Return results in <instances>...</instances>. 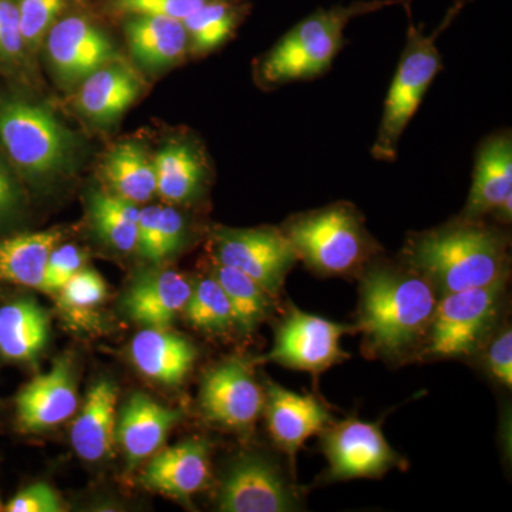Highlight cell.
<instances>
[{
  "label": "cell",
  "mask_w": 512,
  "mask_h": 512,
  "mask_svg": "<svg viewBox=\"0 0 512 512\" xmlns=\"http://www.w3.org/2000/svg\"><path fill=\"white\" fill-rule=\"evenodd\" d=\"M130 350L138 372L165 386L183 383L197 359L190 340L170 328L141 330L134 336Z\"/></svg>",
  "instance_id": "obj_21"
},
{
  "label": "cell",
  "mask_w": 512,
  "mask_h": 512,
  "mask_svg": "<svg viewBox=\"0 0 512 512\" xmlns=\"http://www.w3.org/2000/svg\"><path fill=\"white\" fill-rule=\"evenodd\" d=\"M210 471L208 444L188 440L158 453L144 470L141 483L157 493L185 500L205 487Z\"/></svg>",
  "instance_id": "obj_19"
},
{
  "label": "cell",
  "mask_w": 512,
  "mask_h": 512,
  "mask_svg": "<svg viewBox=\"0 0 512 512\" xmlns=\"http://www.w3.org/2000/svg\"><path fill=\"white\" fill-rule=\"evenodd\" d=\"M205 416L234 430H247L264 410L265 396L251 369L238 359L212 367L201 384Z\"/></svg>",
  "instance_id": "obj_12"
},
{
  "label": "cell",
  "mask_w": 512,
  "mask_h": 512,
  "mask_svg": "<svg viewBox=\"0 0 512 512\" xmlns=\"http://www.w3.org/2000/svg\"><path fill=\"white\" fill-rule=\"evenodd\" d=\"M157 194L173 204L197 200L210 177L200 147L190 141H173L153 158Z\"/></svg>",
  "instance_id": "obj_24"
},
{
  "label": "cell",
  "mask_w": 512,
  "mask_h": 512,
  "mask_svg": "<svg viewBox=\"0 0 512 512\" xmlns=\"http://www.w3.org/2000/svg\"><path fill=\"white\" fill-rule=\"evenodd\" d=\"M212 248L218 264L244 272L269 295L281 289L299 259L284 231L272 227L217 228Z\"/></svg>",
  "instance_id": "obj_8"
},
{
  "label": "cell",
  "mask_w": 512,
  "mask_h": 512,
  "mask_svg": "<svg viewBox=\"0 0 512 512\" xmlns=\"http://www.w3.org/2000/svg\"><path fill=\"white\" fill-rule=\"evenodd\" d=\"M404 6L409 13L406 45H404L397 72L394 74L392 86L384 101L382 120H380L375 144L370 150L373 158L384 163L396 161L397 148L404 130L409 126L424 94L443 67L440 50L437 47V37L451 25L457 13L463 8V2H458L454 8L448 10L446 19L433 35H424L423 28L413 22L410 16V2Z\"/></svg>",
  "instance_id": "obj_5"
},
{
  "label": "cell",
  "mask_w": 512,
  "mask_h": 512,
  "mask_svg": "<svg viewBox=\"0 0 512 512\" xmlns=\"http://www.w3.org/2000/svg\"><path fill=\"white\" fill-rule=\"evenodd\" d=\"M214 278L224 289L231 305L234 326L249 333L271 313L269 293L244 272L231 266L215 264Z\"/></svg>",
  "instance_id": "obj_30"
},
{
  "label": "cell",
  "mask_w": 512,
  "mask_h": 512,
  "mask_svg": "<svg viewBox=\"0 0 512 512\" xmlns=\"http://www.w3.org/2000/svg\"><path fill=\"white\" fill-rule=\"evenodd\" d=\"M185 235L187 225L183 215L174 208L161 207L153 264H160L164 259L177 254L184 247Z\"/></svg>",
  "instance_id": "obj_37"
},
{
  "label": "cell",
  "mask_w": 512,
  "mask_h": 512,
  "mask_svg": "<svg viewBox=\"0 0 512 512\" xmlns=\"http://www.w3.org/2000/svg\"><path fill=\"white\" fill-rule=\"evenodd\" d=\"M264 409L272 439L291 458L332 420L328 409L312 394L303 396L275 383L266 387Z\"/></svg>",
  "instance_id": "obj_17"
},
{
  "label": "cell",
  "mask_w": 512,
  "mask_h": 512,
  "mask_svg": "<svg viewBox=\"0 0 512 512\" xmlns=\"http://www.w3.org/2000/svg\"><path fill=\"white\" fill-rule=\"evenodd\" d=\"M352 332H355L352 326L293 308L279 326L274 348L264 360L303 372L320 373L349 357L340 348V339Z\"/></svg>",
  "instance_id": "obj_9"
},
{
  "label": "cell",
  "mask_w": 512,
  "mask_h": 512,
  "mask_svg": "<svg viewBox=\"0 0 512 512\" xmlns=\"http://www.w3.org/2000/svg\"><path fill=\"white\" fill-rule=\"evenodd\" d=\"M507 247V237L497 228L461 218L414 235L406 261L444 295L508 278Z\"/></svg>",
  "instance_id": "obj_2"
},
{
  "label": "cell",
  "mask_w": 512,
  "mask_h": 512,
  "mask_svg": "<svg viewBox=\"0 0 512 512\" xmlns=\"http://www.w3.org/2000/svg\"><path fill=\"white\" fill-rule=\"evenodd\" d=\"M15 168L0 151V235L15 228L26 211V195Z\"/></svg>",
  "instance_id": "obj_34"
},
{
  "label": "cell",
  "mask_w": 512,
  "mask_h": 512,
  "mask_svg": "<svg viewBox=\"0 0 512 512\" xmlns=\"http://www.w3.org/2000/svg\"><path fill=\"white\" fill-rule=\"evenodd\" d=\"M323 453L333 480L379 477L402 464L379 424L349 419L335 424L323 437Z\"/></svg>",
  "instance_id": "obj_10"
},
{
  "label": "cell",
  "mask_w": 512,
  "mask_h": 512,
  "mask_svg": "<svg viewBox=\"0 0 512 512\" xmlns=\"http://www.w3.org/2000/svg\"><path fill=\"white\" fill-rule=\"evenodd\" d=\"M160 212L161 207L150 205L140 210L138 214L136 249L141 258L150 262L154 261V252H156Z\"/></svg>",
  "instance_id": "obj_41"
},
{
  "label": "cell",
  "mask_w": 512,
  "mask_h": 512,
  "mask_svg": "<svg viewBox=\"0 0 512 512\" xmlns=\"http://www.w3.org/2000/svg\"><path fill=\"white\" fill-rule=\"evenodd\" d=\"M116 384L103 379L90 387L82 410L74 420L72 446L77 456L89 463L110 457L117 441Z\"/></svg>",
  "instance_id": "obj_20"
},
{
  "label": "cell",
  "mask_w": 512,
  "mask_h": 512,
  "mask_svg": "<svg viewBox=\"0 0 512 512\" xmlns=\"http://www.w3.org/2000/svg\"><path fill=\"white\" fill-rule=\"evenodd\" d=\"M245 15L244 3L211 0L183 20L188 46L194 55H205L224 45L234 35Z\"/></svg>",
  "instance_id": "obj_28"
},
{
  "label": "cell",
  "mask_w": 512,
  "mask_h": 512,
  "mask_svg": "<svg viewBox=\"0 0 512 512\" xmlns=\"http://www.w3.org/2000/svg\"><path fill=\"white\" fill-rule=\"evenodd\" d=\"M282 231L298 258L320 274H349L365 265L375 251L363 218L350 204L296 215Z\"/></svg>",
  "instance_id": "obj_6"
},
{
  "label": "cell",
  "mask_w": 512,
  "mask_h": 512,
  "mask_svg": "<svg viewBox=\"0 0 512 512\" xmlns=\"http://www.w3.org/2000/svg\"><path fill=\"white\" fill-rule=\"evenodd\" d=\"M192 286L187 276L177 271H153L138 276L124 296L128 318L150 329H168L184 312Z\"/></svg>",
  "instance_id": "obj_16"
},
{
  "label": "cell",
  "mask_w": 512,
  "mask_h": 512,
  "mask_svg": "<svg viewBox=\"0 0 512 512\" xmlns=\"http://www.w3.org/2000/svg\"><path fill=\"white\" fill-rule=\"evenodd\" d=\"M211 0H116L120 12L133 16H165L183 20Z\"/></svg>",
  "instance_id": "obj_36"
},
{
  "label": "cell",
  "mask_w": 512,
  "mask_h": 512,
  "mask_svg": "<svg viewBox=\"0 0 512 512\" xmlns=\"http://www.w3.org/2000/svg\"><path fill=\"white\" fill-rule=\"evenodd\" d=\"M59 306L73 322L86 323L93 313L106 301L107 286L93 269H80L66 285L57 292Z\"/></svg>",
  "instance_id": "obj_32"
},
{
  "label": "cell",
  "mask_w": 512,
  "mask_h": 512,
  "mask_svg": "<svg viewBox=\"0 0 512 512\" xmlns=\"http://www.w3.org/2000/svg\"><path fill=\"white\" fill-rule=\"evenodd\" d=\"M79 406L72 360L59 357L45 375L36 376L16 397L20 427L30 433L53 429Z\"/></svg>",
  "instance_id": "obj_15"
},
{
  "label": "cell",
  "mask_w": 512,
  "mask_h": 512,
  "mask_svg": "<svg viewBox=\"0 0 512 512\" xmlns=\"http://www.w3.org/2000/svg\"><path fill=\"white\" fill-rule=\"evenodd\" d=\"M437 291L413 268L375 264L360 284L359 330L379 355L400 357L429 332Z\"/></svg>",
  "instance_id": "obj_1"
},
{
  "label": "cell",
  "mask_w": 512,
  "mask_h": 512,
  "mask_svg": "<svg viewBox=\"0 0 512 512\" xmlns=\"http://www.w3.org/2000/svg\"><path fill=\"white\" fill-rule=\"evenodd\" d=\"M50 338V318L32 298L0 306V357L28 363L42 355Z\"/></svg>",
  "instance_id": "obj_25"
},
{
  "label": "cell",
  "mask_w": 512,
  "mask_h": 512,
  "mask_svg": "<svg viewBox=\"0 0 512 512\" xmlns=\"http://www.w3.org/2000/svg\"><path fill=\"white\" fill-rule=\"evenodd\" d=\"M90 218L97 237L120 252H131L137 245V204L111 192H93L90 197Z\"/></svg>",
  "instance_id": "obj_29"
},
{
  "label": "cell",
  "mask_w": 512,
  "mask_h": 512,
  "mask_svg": "<svg viewBox=\"0 0 512 512\" xmlns=\"http://www.w3.org/2000/svg\"><path fill=\"white\" fill-rule=\"evenodd\" d=\"M66 0H19L18 12L20 30L25 46L30 50L39 49L47 33L57 22Z\"/></svg>",
  "instance_id": "obj_33"
},
{
  "label": "cell",
  "mask_w": 512,
  "mask_h": 512,
  "mask_svg": "<svg viewBox=\"0 0 512 512\" xmlns=\"http://www.w3.org/2000/svg\"><path fill=\"white\" fill-rule=\"evenodd\" d=\"M62 239L60 229L0 237V281L40 291L49 256Z\"/></svg>",
  "instance_id": "obj_26"
},
{
  "label": "cell",
  "mask_w": 512,
  "mask_h": 512,
  "mask_svg": "<svg viewBox=\"0 0 512 512\" xmlns=\"http://www.w3.org/2000/svg\"><path fill=\"white\" fill-rule=\"evenodd\" d=\"M0 511H3V504H2V501H0Z\"/></svg>",
  "instance_id": "obj_42"
},
{
  "label": "cell",
  "mask_w": 512,
  "mask_h": 512,
  "mask_svg": "<svg viewBox=\"0 0 512 512\" xmlns=\"http://www.w3.org/2000/svg\"><path fill=\"white\" fill-rule=\"evenodd\" d=\"M181 416L178 410L163 406L147 394H133L117 420V441L127 463L136 466L156 454Z\"/></svg>",
  "instance_id": "obj_18"
},
{
  "label": "cell",
  "mask_w": 512,
  "mask_h": 512,
  "mask_svg": "<svg viewBox=\"0 0 512 512\" xmlns=\"http://www.w3.org/2000/svg\"><path fill=\"white\" fill-rule=\"evenodd\" d=\"M46 46L57 77L70 86L83 82L114 57L106 33L80 16L57 20L47 33Z\"/></svg>",
  "instance_id": "obj_13"
},
{
  "label": "cell",
  "mask_w": 512,
  "mask_h": 512,
  "mask_svg": "<svg viewBox=\"0 0 512 512\" xmlns=\"http://www.w3.org/2000/svg\"><path fill=\"white\" fill-rule=\"evenodd\" d=\"M6 512H63L64 504L60 495L49 484L36 483L16 494L8 504Z\"/></svg>",
  "instance_id": "obj_39"
},
{
  "label": "cell",
  "mask_w": 512,
  "mask_h": 512,
  "mask_svg": "<svg viewBox=\"0 0 512 512\" xmlns=\"http://www.w3.org/2000/svg\"><path fill=\"white\" fill-rule=\"evenodd\" d=\"M507 278L480 288L444 293L434 312L424 353L433 357L470 356L493 328Z\"/></svg>",
  "instance_id": "obj_7"
},
{
  "label": "cell",
  "mask_w": 512,
  "mask_h": 512,
  "mask_svg": "<svg viewBox=\"0 0 512 512\" xmlns=\"http://www.w3.org/2000/svg\"><path fill=\"white\" fill-rule=\"evenodd\" d=\"M407 2L412 0H362L316 10L266 53L259 62V82L276 87L328 72L345 45V29L353 19Z\"/></svg>",
  "instance_id": "obj_3"
},
{
  "label": "cell",
  "mask_w": 512,
  "mask_h": 512,
  "mask_svg": "<svg viewBox=\"0 0 512 512\" xmlns=\"http://www.w3.org/2000/svg\"><path fill=\"white\" fill-rule=\"evenodd\" d=\"M184 313L194 328L205 332H227L234 326L231 305L214 276L202 279L192 288Z\"/></svg>",
  "instance_id": "obj_31"
},
{
  "label": "cell",
  "mask_w": 512,
  "mask_h": 512,
  "mask_svg": "<svg viewBox=\"0 0 512 512\" xmlns=\"http://www.w3.org/2000/svg\"><path fill=\"white\" fill-rule=\"evenodd\" d=\"M131 55L150 72L168 69L190 52L188 35L181 20L165 16H133L126 23Z\"/></svg>",
  "instance_id": "obj_22"
},
{
  "label": "cell",
  "mask_w": 512,
  "mask_h": 512,
  "mask_svg": "<svg viewBox=\"0 0 512 512\" xmlns=\"http://www.w3.org/2000/svg\"><path fill=\"white\" fill-rule=\"evenodd\" d=\"M218 508L224 512L293 511L296 495L275 463L258 454H245L229 466Z\"/></svg>",
  "instance_id": "obj_11"
},
{
  "label": "cell",
  "mask_w": 512,
  "mask_h": 512,
  "mask_svg": "<svg viewBox=\"0 0 512 512\" xmlns=\"http://www.w3.org/2000/svg\"><path fill=\"white\" fill-rule=\"evenodd\" d=\"M25 49L18 6L10 0H0V62H19Z\"/></svg>",
  "instance_id": "obj_38"
},
{
  "label": "cell",
  "mask_w": 512,
  "mask_h": 512,
  "mask_svg": "<svg viewBox=\"0 0 512 512\" xmlns=\"http://www.w3.org/2000/svg\"><path fill=\"white\" fill-rule=\"evenodd\" d=\"M101 174L111 194L133 204H143L157 194L154 163L137 143H121L111 148L101 163Z\"/></svg>",
  "instance_id": "obj_27"
},
{
  "label": "cell",
  "mask_w": 512,
  "mask_h": 512,
  "mask_svg": "<svg viewBox=\"0 0 512 512\" xmlns=\"http://www.w3.org/2000/svg\"><path fill=\"white\" fill-rule=\"evenodd\" d=\"M72 131L43 104L20 96L0 99V151L29 180L56 177L72 167Z\"/></svg>",
  "instance_id": "obj_4"
},
{
  "label": "cell",
  "mask_w": 512,
  "mask_h": 512,
  "mask_svg": "<svg viewBox=\"0 0 512 512\" xmlns=\"http://www.w3.org/2000/svg\"><path fill=\"white\" fill-rule=\"evenodd\" d=\"M512 137L510 130L485 138L477 150L473 184L463 217L480 220L497 212L504 222L511 221Z\"/></svg>",
  "instance_id": "obj_14"
},
{
  "label": "cell",
  "mask_w": 512,
  "mask_h": 512,
  "mask_svg": "<svg viewBox=\"0 0 512 512\" xmlns=\"http://www.w3.org/2000/svg\"><path fill=\"white\" fill-rule=\"evenodd\" d=\"M140 92L136 74L124 64L109 63L83 80L76 106L94 123L109 124L126 113Z\"/></svg>",
  "instance_id": "obj_23"
},
{
  "label": "cell",
  "mask_w": 512,
  "mask_h": 512,
  "mask_svg": "<svg viewBox=\"0 0 512 512\" xmlns=\"http://www.w3.org/2000/svg\"><path fill=\"white\" fill-rule=\"evenodd\" d=\"M86 254L72 244L57 245L47 261L45 276H43L40 291L46 293H57L80 269H83L86 262Z\"/></svg>",
  "instance_id": "obj_35"
},
{
  "label": "cell",
  "mask_w": 512,
  "mask_h": 512,
  "mask_svg": "<svg viewBox=\"0 0 512 512\" xmlns=\"http://www.w3.org/2000/svg\"><path fill=\"white\" fill-rule=\"evenodd\" d=\"M487 367L491 375L504 386H512V333L505 328L493 340L487 352Z\"/></svg>",
  "instance_id": "obj_40"
}]
</instances>
